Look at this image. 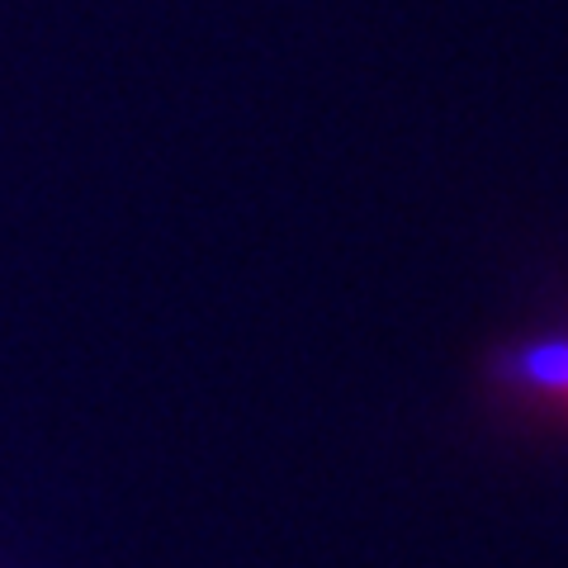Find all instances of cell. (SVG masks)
Masks as SVG:
<instances>
[{"label":"cell","instance_id":"1","mask_svg":"<svg viewBox=\"0 0 568 568\" xmlns=\"http://www.w3.org/2000/svg\"><path fill=\"white\" fill-rule=\"evenodd\" d=\"M493 379L526 413L568 426V332H540L507 346L493 365Z\"/></svg>","mask_w":568,"mask_h":568}]
</instances>
